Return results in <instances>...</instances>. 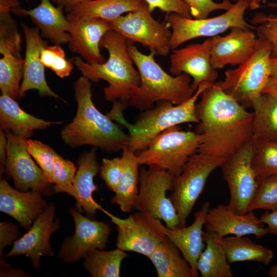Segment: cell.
Segmentation results:
<instances>
[{
  "instance_id": "obj_1",
  "label": "cell",
  "mask_w": 277,
  "mask_h": 277,
  "mask_svg": "<svg viewBox=\"0 0 277 277\" xmlns=\"http://www.w3.org/2000/svg\"><path fill=\"white\" fill-rule=\"evenodd\" d=\"M197 153L226 159L252 138L253 112L225 93L217 82L196 103Z\"/></svg>"
},
{
  "instance_id": "obj_2",
  "label": "cell",
  "mask_w": 277,
  "mask_h": 277,
  "mask_svg": "<svg viewBox=\"0 0 277 277\" xmlns=\"http://www.w3.org/2000/svg\"><path fill=\"white\" fill-rule=\"evenodd\" d=\"M73 88L77 110L71 122L61 130L63 142L72 148L90 145L107 152L128 147V134L94 105L91 81L83 75L74 82Z\"/></svg>"
},
{
  "instance_id": "obj_3",
  "label": "cell",
  "mask_w": 277,
  "mask_h": 277,
  "mask_svg": "<svg viewBox=\"0 0 277 277\" xmlns=\"http://www.w3.org/2000/svg\"><path fill=\"white\" fill-rule=\"evenodd\" d=\"M128 43L121 34L110 30L104 34L100 44V48L106 49L108 53L105 63L90 64L78 56L72 58L82 75L91 82L97 83L103 80L108 83L103 89L106 101H118L125 107L141 84L139 72L129 53Z\"/></svg>"
},
{
  "instance_id": "obj_4",
  "label": "cell",
  "mask_w": 277,
  "mask_h": 277,
  "mask_svg": "<svg viewBox=\"0 0 277 277\" xmlns=\"http://www.w3.org/2000/svg\"><path fill=\"white\" fill-rule=\"evenodd\" d=\"M213 83H201L193 95L180 104L174 105L168 101L157 102L155 107L145 110L134 124L124 118L123 110L125 107L120 102L113 103L111 110L106 114L127 129L128 147L137 153L146 149L156 136L169 128L186 123L199 124L195 112L197 101Z\"/></svg>"
},
{
  "instance_id": "obj_5",
  "label": "cell",
  "mask_w": 277,
  "mask_h": 277,
  "mask_svg": "<svg viewBox=\"0 0 277 277\" xmlns=\"http://www.w3.org/2000/svg\"><path fill=\"white\" fill-rule=\"evenodd\" d=\"M128 50L141 78L140 86L128 102L129 106L146 110L161 101L179 105L189 99L195 92L191 86V76L185 73L176 76L167 73L156 62L154 57L157 54L154 50L144 54L129 42Z\"/></svg>"
},
{
  "instance_id": "obj_6",
  "label": "cell",
  "mask_w": 277,
  "mask_h": 277,
  "mask_svg": "<svg viewBox=\"0 0 277 277\" xmlns=\"http://www.w3.org/2000/svg\"><path fill=\"white\" fill-rule=\"evenodd\" d=\"M258 38L256 48L249 58L238 68L226 70L223 81L217 82L225 93L246 109L251 108L253 101L263 93L270 77L272 47L261 36Z\"/></svg>"
},
{
  "instance_id": "obj_7",
  "label": "cell",
  "mask_w": 277,
  "mask_h": 277,
  "mask_svg": "<svg viewBox=\"0 0 277 277\" xmlns=\"http://www.w3.org/2000/svg\"><path fill=\"white\" fill-rule=\"evenodd\" d=\"M197 133L169 128L156 136L144 150L137 153L140 166L179 175L189 158L197 152Z\"/></svg>"
},
{
  "instance_id": "obj_8",
  "label": "cell",
  "mask_w": 277,
  "mask_h": 277,
  "mask_svg": "<svg viewBox=\"0 0 277 277\" xmlns=\"http://www.w3.org/2000/svg\"><path fill=\"white\" fill-rule=\"evenodd\" d=\"M248 8V0H238L225 13L215 17L195 19L184 17L175 13L167 14L165 21L171 28L170 49L177 48L195 38L216 36L232 27L254 31L255 27L248 23L244 18Z\"/></svg>"
},
{
  "instance_id": "obj_9",
  "label": "cell",
  "mask_w": 277,
  "mask_h": 277,
  "mask_svg": "<svg viewBox=\"0 0 277 277\" xmlns=\"http://www.w3.org/2000/svg\"><path fill=\"white\" fill-rule=\"evenodd\" d=\"M226 159L200 153L191 156L182 171L174 177L172 193L169 196L174 206L181 226L187 218L205 187L211 173L221 167Z\"/></svg>"
},
{
  "instance_id": "obj_10",
  "label": "cell",
  "mask_w": 277,
  "mask_h": 277,
  "mask_svg": "<svg viewBox=\"0 0 277 277\" xmlns=\"http://www.w3.org/2000/svg\"><path fill=\"white\" fill-rule=\"evenodd\" d=\"M105 213L116 225V248L133 251L147 258L162 243L169 240L167 227L151 214L138 211L123 219L107 211Z\"/></svg>"
},
{
  "instance_id": "obj_11",
  "label": "cell",
  "mask_w": 277,
  "mask_h": 277,
  "mask_svg": "<svg viewBox=\"0 0 277 277\" xmlns=\"http://www.w3.org/2000/svg\"><path fill=\"white\" fill-rule=\"evenodd\" d=\"M174 177L165 171L141 167L135 208L163 221L170 229L181 226L177 211L166 194L172 190Z\"/></svg>"
},
{
  "instance_id": "obj_12",
  "label": "cell",
  "mask_w": 277,
  "mask_h": 277,
  "mask_svg": "<svg viewBox=\"0 0 277 277\" xmlns=\"http://www.w3.org/2000/svg\"><path fill=\"white\" fill-rule=\"evenodd\" d=\"M107 21L111 30L129 42L140 43L161 56H166L169 53L170 27L166 21L160 22L153 18L146 3L126 15Z\"/></svg>"
},
{
  "instance_id": "obj_13",
  "label": "cell",
  "mask_w": 277,
  "mask_h": 277,
  "mask_svg": "<svg viewBox=\"0 0 277 277\" xmlns=\"http://www.w3.org/2000/svg\"><path fill=\"white\" fill-rule=\"evenodd\" d=\"M254 146L252 138L225 159L221 167L230 191L228 206L245 214L257 190L258 181L252 166Z\"/></svg>"
},
{
  "instance_id": "obj_14",
  "label": "cell",
  "mask_w": 277,
  "mask_h": 277,
  "mask_svg": "<svg viewBox=\"0 0 277 277\" xmlns=\"http://www.w3.org/2000/svg\"><path fill=\"white\" fill-rule=\"evenodd\" d=\"M7 138L5 172L13 180L15 188L22 192L29 189L50 197L54 192L51 184L30 154L27 140L10 131H5Z\"/></svg>"
},
{
  "instance_id": "obj_15",
  "label": "cell",
  "mask_w": 277,
  "mask_h": 277,
  "mask_svg": "<svg viewBox=\"0 0 277 277\" xmlns=\"http://www.w3.org/2000/svg\"><path fill=\"white\" fill-rule=\"evenodd\" d=\"M69 213L75 231L63 241L57 253L59 259L67 264L76 263L90 251L104 250L112 230L108 223L85 216L76 209L70 208Z\"/></svg>"
},
{
  "instance_id": "obj_16",
  "label": "cell",
  "mask_w": 277,
  "mask_h": 277,
  "mask_svg": "<svg viewBox=\"0 0 277 277\" xmlns=\"http://www.w3.org/2000/svg\"><path fill=\"white\" fill-rule=\"evenodd\" d=\"M55 207L53 203L48 204L46 210L36 219L28 232L13 243L6 258L24 255L30 258L34 269L41 266L42 256H51L53 252L50 244L53 233L60 229V220L55 217Z\"/></svg>"
},
{
  "instance_id": "obj_17",
  "label": "cell",
  "mask_w": 277,
  "mask_h": 277,
  "mask_svg": "<svg viewBox=\"0 0 277 277\" xmlns=\"http://www.w3.org/2000/svg\"><path fill=\"white\" fill-rule=\"evenodd\" d=\"M212 37L202 43L173 49L170 56L169 71L174 76L185 73L193 78L191 86L195 91L204 82L215 83L218 73L211 64Z\"/></svg>"
},
{
  "instance_id": "obj_18",
  "label": "cell",
  "mask_w": 277,
  "mask_h": 277,
  "mask_svg": "<svg viewBox=\"0 0 277 277\" xmlns=\"http://www.w3.org/2000/svg\"><path fill=\"white\" fill-rule=\"evenodd\" d=\"M66 16L70 24L68 44L70 51L90 64L105 63L106 59L101 52L100 44L104 34L111 30L108 22L71 13H67Z\"/></svg>"
},
{
  "instance_id": "obj_19",
  "label": "cell",
  "mask_w": 277,
  "mask_h": 277,
  "mask_svg": "<svg viewBox=\"0 0 277 277\" xmlns=\"http://www.w3.org/2000/svg\"><path fill=\"white\" fill-rule=\"evenodd\" d=\"M204 226L206 231L221 237L228 235H253L256 238L261 239L269 234L267 227L253 211L239 214L232 210L228 205L224 204H219L209 209Z\"/></svg>"
},
{
  "instance_id": "obj_20",
  "label": "cell",
  "mask_w": 277,
  "mask_h": 277,
  "mask_svg": "<svg viewBox=\"0 0 277 277\" xmlns=\"http://www.w3.org/2000/svg\"><path fill=\"white\" fill-rule=\"evenodd\" d=\"M21 25L25 35L26 50L24 77L18 98L24 97L26 91L35 89L38 91L41 96H49L64 101L48 86L45 75V67L41 62V50L48 46V42L43 39L37 27H30L24 23Z\"/></svg>"
},
{
  "instance_id": "obj_21",
  "label": "cell",
  "mask_w": 277,
  "mask_h": 277,
  "mask_svg": "<svg viewBox=\"0 0 277 277\" xmlns=\"http://www.w3.org/2000/svg\"><path fill=\"white\" fill-rule=\"evenodd\" d=\"M258 38L253 30L232 27L225 36L212 37L211 61L217 70L227 65H240L254 52Z\"/></svg>"
},
{
  "instance_id": "obj_22",
  "label": "cell",
  "mask_w": 277,
  "mask_h": 277,
  "mask_svg": "<svg viewBox=\"0 0 277 277\" xmlns=\"http://www.w3.org/2000/svg\"><path fill=\"white\" fill-rule=\"evenodd\" d=\"M39 191L22 192L12 187L4 179L0 181V211L14 219L21 227L29 230L33 221L48 205Z\"/></svg>"
},
{
  "instance_id": "obj_23",
  "label": "cell",
  "mask_w": 277,
  "mask_h": 277,
  "mask_svg": "<svg viewBox=\"0 0 277 277\" xmlns=\"http://www.w3.org/2000/svg\"><path fill=\"white\" fill-rule=\"evenodd\" d=\"M96 148L83 152L78 158L72 195L76 201L75 209L81 213L83 211L91 219H94L97 210L106 211L93 197V193L97 189L94 177L100 168Z\"/></svg>"
},
{
  "instance_id": "obj_24",
  "label": "cell",
  "mask_w": 277,
  "mask_h": 277,
  "mask_svg": "<svg viewBox=\"0 0 277 277\" xmlns=\"http://www.w3.org/2000/svg\"><path fill=\"white\" fill-rule=\"evenodd\" d=\"M51 0H41L36 7L27 10L19 7L12 12L19 16H28L40 31L43 38L53 44H68L70 39V24L63 13L64 9L55 7Z\"/></svg>"
},
{
  "instance_id": "obj_25",
  "label": "cell",
  "mask_w": 277,
  "mask_h": 277,
  "mask_svg": "<svg viewBox=\"0 0 277 277\" xmlns=\"http://www.w3.org/2000/svg\"><path fill=\"white\" fill-rule=\"evenodd\" d=\"M209 207L210 203L205 202L195 214L194 222L188 226H181L172 229L167 227L169 240L177 247L189 263L193 277L199 276L197 262L206 247L203 227Z\"/></svg>"
},
{
  "instance_id": "obj_26",
  "label": "cell",
  "mask_w": 277,
  "mask_h": 277,
  "mask_svg": "<svg viewBox=\"0 0 277 277\" xmlns=\"http://www.w3.org/2000/svg\"><path fill=\"white\" fill-rule=\"evenodd\" d=\"M61 122H50L37 118L21 108L9 95L0 96V128L4 131H10L14 134L29 139L35 130H44Z\"/></svg>"
},
{
  "instance_id": "obj_27",
  "label": "cell",
  "mask_w": 277,
  "mask_h": 277,
  "mask_svg": "<svg viewBox=\"0 0 277 277\" xmlns=\"http://www.w3.org/2000/svg\"><path fill=\"white\" fill-rule=\"evenodd\" d=\"M121 159L122 174L111 202L123 212L130 213L135 209L138 195L140 165L137 154L128 147L122 150Z\"/></svg>"
},
{
  "instance_id": "obj_28",
  "label": "cell",
  "mask_w": 277,
  "mask_h": 277,
  "mask_svg": "<svg viewBox=\"0 0 277 277\" xmlns=\"http://www.w3.org/2000/svg\"><path fill=\"white\" fill-rule=\"evenodd\" d=\"M217 234L205 231L203 239L206 247L197 262V269L202 277H232L230 263Z\"/></svg>"
},
{
  "instance_id": "obj_29",
  "label": "cell",
  "mask_w": 277,
  "mask_h": 277,
  "mask_svg": "<svg viewBox=\"0 0 277 277\" xmlns=\"http://www.w3.org/2000/svg\"><path fill=\"white\" fill-rule=\"evenodd\" d=\"M253 142H277V97L264 93L252 102Z\"/></svg>"
},
{
  "instance_id": "obj_30",
  "label": "cell",
  "mask_w": 277,
  "mask_h": 277,
  "mask_svg": "<svg viewBox=\"0 0 277 277\" xmlns=\"http://www.w3.org/2000/svg\"><path fill=\"white\" fill-rule=\"evenodd\" d=\"M148 258L158 277H193L189 263L169 240L160 244Z\"/></svg>"
},
{
  "instance_id": "obj_31",
  "label": "cell",
  "mask_w": 277,
  "mask_h": 277,
  "mask_svg": "<svg viewBox=\"0 0 277 277\" xmlns=\"http://www.w3.org/2000/svg\"><path fill=\"white\" fill-rule=\"evenodd\" d=\"M145 3L144 0H86L69 13L111 21L125 13L137 10Z\"/></svg>"
},
{
  "instance_id": "obj_32",
  "label": "cell",
  "mask_w": 277,
  "mask_h": 277,
  "mask_svg": "<svg viewBox=\"0 0 277 277\" xmlns=\"http://www.w3.org/2000/svg\"><path fill=\"white\" fill-rule=\"evenodd\" d=\"M222 243L230 264L253 261L268 265L274 257L272 250L255 243L245 236L223 237Z\"/></svg>"
},
{
  "instance_id": "obj_33",
  "label": "cell",
  "mask_w": 277,
  "mask_h": 277,
  "mask_svg": "<svg viewBox=\"0 0 277 277\" xmlns=\"http://www.w3.org/2000/svg\"><path fill=\"white\" fill-rule=\"evenodd\" d=\"M128 256L126 251L117 248L95 249L85 254L83 266L92 277H118L122 263Z\"/></svg>"
},
{
  "instance_id": "obj_34",
  "label": "cell",
  "mask_w": 277,
  "mask_h": 277,
  "mask_svg": "<svg viewBox=\"0 0 277 277\" xmlns=\"http://www.w3.org/2000/svg\"><path fill=\"white\" fill-rule=\"evenodd\" d=\"M24 73V60L10 53L0 59V89L2 94L18 98L20 83Z\"/></svg>"
},
{
  "instance_id": "obj_35",
  "label": "cell",
  "mask_w": 277,
  "mask_h": 277,
  "mask_svg": "<svg viewBox=\"0 0 277 277\" xmlns=\"http://www.w3.org/2000/svg\"><path fill=\"white\" fill-rule=\"evenodd\" d=\"M253 143L252 166L258 181L277 175V142L260 141Z\"/></svg>"
},
{
  "instance_id": "obj_36",
  "label": "cell",
  "mask_w": 277,
  "mask_h": 277,
  "mask_svg": "<svg viewBox=\"0 0 277 277\" xmlns=\"http://www.w3.org/2000/svg\"><path fill=\"white\" fill-rule=\"evenodd\" d=\"M21 35L10 12H0V53L21 58Z\"/></svg>"
},
{
  "instance_id": "obj_37",
  "label": "cell",
  "mask_w": 277,
  "mask_h": 277,
  "mask_svg": "<svg viewBox=\"0 0 277 277\" xmlns=\"http://www.w3.org/2000/svg\"><path fill=\"white\" fill-rule=\"evenodd\" d=\"M40 60L45 67L62 78L69 76L73 69L72 58H66L65 51L60 45L54 44L44 48L41 52Z\"/></svg>"
},
{
  "instance_id": "obj_38",
  "label": "cell",
  "mask_w": 277,
  "mask_h": 277,
  "mask_svg": "<svg viewBox=\"0 0 277 277\" xmlns=\"http://www.w3.org/2000/svg\"><path fill=\"white\" fill-rule=\"evenodd\" d=\"M76 170L72 162L56 154L51 179L55 193H66L72 195Z\"/></svg>"
},
{
  "instance_id": "obj_39",
  "label": "cell",
  "mask_w": 277,
  "mask_h": 277,
  "mask_svg": "<svg viewBox=\"0 0 277 277\" xmlns=\"http://www.w3.org/2000/svg\"><path fill=\"white\" fill-rule=\"evenodd\" d=\"M256 209L277 210V175L258 181L257 190L248 207V212Z\"/></svg>"
},
{
  "instance_id": "obj_40",
  "label": "cell",
  "mask_w": 277,
  "mask_h": 277,
  "mask_svg": "<svg viewBox=\"0 0 277 277\" xmlns=\"http://www.w3.org/2000/svg\"><path fill=\"white\" fill-rule=\"evenodd\" d=\"M27 143L30 154L52 184V174L57 153L50 146L39 141L29 138Z\"/></svg>"
},
{
  "instance_id": "obj_41",
  "label": "cell",
  "mask_w": 277,
  "mask_h": 277,
  "mask_svg": "<svg viewBox=\"0 0 277 277\" xmlns=\"http://www.w3.org/2000/svg\"><path fill=\"white\" fill-rule=\"evenodd\" d=\"M255 27L257 35L270 44L272 47V56L277 55V17L257 14L251 21Z\"/></svg>"
},
{
  "instance_id": "obj_42",
  "label": "cell",
  "mask_w": 277,
  "mask_h": 277,
  "mask_svg": "<svg viewBox=\"0 0 277 277\" xmlns=\"http://www.w3.org/2000/svg\"><path fill=\"white\" fill-rule=\"evenodd\" d=\"M122 161L118 157L104 158L99 173L107 188L114 193L117 190L122 174Z\"/></svg>"
},
{
  "instance_id": "obj_43",
  "label": "cell",
  "mask_w": 277,
  "mask_h": 277,
  "mask_svg": "<svg viewBox=\"0 0 277 277\" xmlns=\"http://www.w3.org/2000/svg\"><path fill=\"white\" fill-rule=\"evenodd\" d=\"M183 1L189 7L192 17L195 19L207 18L211 12L216 10L227 11L233 5L229 0H223L221 3H216L213 0Z\"/></svg>"
},
{
  "instance_id": "obj_44",
  "label": "cell",
  "mask_w": 277,
  "mask_h": 277,
  "mask_svg": "<svg viewBox=\"0 0 277 277\" xmlns=\"http://www.w3.org/2000/svg\"><path fill=\"white\" fill-rule=\"evenodd\" d=\"M147 4L149 11L152 12L159 9L167 14L175 13L186 18H192L190 9L183 0H144Z\"/></svg>"
},
{
  "instance_id": "obj_45",
  "label": "cell",
  "mask_w": 277,
  "mask_h": 277,
  "mask_svg": "<svg viewBox=\"0 0 277 277\" xmlns=\"http://www.w3.org/2000/svg\"><path fill=\"white\" fill-rule=\"evenodd\" d=\"M21 233L17 226L8 221L0 223V261L4 260L3 250L19 239Z\"/></svg>"
},
{
  "instance_id": "obj_46",
  "label": "cell",
  "mask_w": 277,
  "mask_h": 277,
  "mask_svg": "<svg viewBox=\"0 0 277 277\" xmlns=\"http://www.w3.org/2000/svg\"><path fill=\"white\" fill-rule=\"evenodd\" d=\"M260 219L267 225L269 234L277 235V210H266Z\"/></svg>"
},
{
  "instance_id": "obj_47",
  "label": "cell",
  "mask_w": 277,
  "mask_h": 277,
  "mask_svg": "<svg viewBox=\"0 0 277 277\" xmlns=\"http://www.w3.org/2000/svg\"><path fill=\"white\" fill-rule=\"evenodd\" d=\"M0 276L26 277L30 276V275L22 270L13 268L4 260H2L0 261Z\"/></svg>"
},
{
  "instance_id": "obj_48",
  "label": "cell",
  "mask_w": 277,
  "mask_h": 277,
  "mask_svg": "<svg viewBox=\"0 0 277 277\" xmlns=\"http://www.w3.org/2000/svg\"><path fill=\"white\" fill-rule=\"evenodd\" d=\"M7 138L5 132L0 130V163L1 175L5 171V165L7 155Z\"/></svg>"
},
{
  "instance_id": "obj_49",
  "label": "cell",
  "mask_w": 277,
  "mask_h": 277,
  "mask_svg": "<svg viewBox=\"0 0 277 277\" xmlns=\"http://www.w3.org/2000/svg\"><path fill=\"white\" fill-rule=\"evenodd\" d=\"M86 0H51L57 6L62 7L67 13L71 12L72 9L84 3Z\"/></svg>"
},
{
  "instance_id": "obj_50",
  "label": "cell",
  "mask_w": 277,
  "mask_h": 277,
  "mask_svg": "<svg viewBox=\"0 0 277 277\" xmlns=\"http://www.w3.org/2000/svg\"><path fill=\"white\" fill-rule=\"evenodd\" d=\"M267 93L277 97V79L270 77L263 93Z\"/></svg>"
},
{
  "instance_id": "obj_51",
  "label": "cell",
  "mask_w": 277,
  "mask_h": 277,
  "mask_svg": "<svg viewBox=\"0 0 277 277\" xmlns=\"http://www.w3.org/2000/svg\"><path fill=\"white\" fill-rule=\"evenodd\" d=\"M270 77L277 79V55L272 56L270 61Z\"/></svg>"
},
{
  "instance_id": "obj_52",
  "label": "cell",
  "mask_w": 277,
  "mask_h": 277,
  "mask_svg": "<svg viewBox=\"0 0 277 277\" xmlns=\"http://www.w3.org/2000/svg\"><path fill=\"white\" fill-rule=\"evenodd\" d=\"M249 2V8L250 10H254L260 7V3L263 0H248Z\"/></svg>"
},
{
  "instance_id": "obj_53",
  "label": "cell",
  "mask_w": 277,
  "mask_h": 277,
  "mask_svg": "<svg viewBox=\"0 0 277 277\" xmlns=\"http://www.w3.org/2000/svg\"><path fill=\"white\" fill-rule=\"evenodd\" d=\"M268 274L272 277H277V264L272 266L270 268Z\"/></svg>"
},
{
  "instance_id": "obj_54",
  "label": "cell",
  "mask_w": 277,
  "mask_h": 277,
  "mask_svg": "<svg viewBox=\"0 0 277 277\" xmlns=\"http://www.w3.org/2000/svg\"><path fill=\"white\" fill-rule=\"evenodd\" d=\"M232 1H237L238 0H232Z\"/></svg>"
}]
</instances>
